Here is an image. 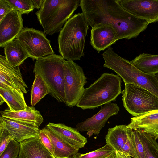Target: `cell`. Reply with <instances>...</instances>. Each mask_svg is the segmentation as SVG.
<instances>
[{"mask_svg":"<svg viewBox=\"0 0 158 158\" xmlns=\"http://www.w3.org/2000/svg\"><path fill=\"white\" fill-rule=\"evenodd\" d=\"M120 108L115 103L111 102L101 106L100 110L96 114L85 121L78 123L75 129L78 132H87L89 137L98 135L111 116L117 115Z\"/></svg>","mask_w":158,"mask_h":158,"instance_id":"10","label":"cell"},{"mask_svg":"<svg viewBox=\"0 0 158 158\" xmlns=\"http://www.w3.org/2000/svg\"><path fill=\"white\" fill-rule=\"evenodd\" d=\"M22 14L13 10L0 21V47L15 40L24 28Z\"/></svg>","mask_w":158,"mask_h":158,"instance_id":"14","label":"cell"},{"mask_svg":"<svg viewBox=\"0 0 158 158\" xmlns=\"http://www.w3.org/2000/svg\"><path fill=\"white\" fill-rule=\"evenodd\" d=\"M42 130L51 141L55 158H70L77 153L78 149L72 146L46 127Z\"/></svg>","mask_w":158,"mask_h":158,"instance_id":"22","label":"cell"},{"mask_svg":"<svg viewBox=\"0 0 158 158\" xmlns=\"http://www.w3.org/2000/svg\"><path fill=\"white\" fill-rule=\"evenodd\" d=\"M30 57L36 60L53 54L50 42L43 32L33 28H23L16 38Z\"/></svg>","mask_w":158,"mask_h":158,"instance_id":"9","label":"cell"},{"mask_svg":"<svg viewBox=\"0 0 158 158\" xmlns=\"http://www.w3.org/2000/svg\"><path fill=\"white\" fill-rule=\"evenodd\" d=\"M103 66L116 72L124 83L139 86L149 91L158 98V82L155 75L141 71L131 62L120 56L110 47L103 53Z\"/></svg>","mask_w":158,"mask_h":158,"instance_id":"3","label":"cell"},{"mask_svg":"<svg viewBox=\"0 0 158 158\" xmlns=\"http://www.w3.org/2000/svg\"><path fill=\"white\" fill-rule=\"evenodd\" d=\"M65 59L55 54L36 60L33 72L39 76L46 84L50 94L59 102H65L64 63Z\"/></svg>","mask_w":158,"mask_h":158,"instance_id":"6","label":"cell"},{"mask_svg":"<svg viewBox=\"0 0 158 158\" xmlns=\"http://www.w3.org/2000/svg\"><path fill=\"white\" fill-rule=\"evenodd\" d=\"M89 26L82 13L75 14L64 24L58 35V43L59 52L65 59L73 61L84 56Z\"/></svg>","mask_w":158,"mask_h":158,"instance_id":"2","label":"cell"},{"mask_svg":"<svg viewBox=\"0 0 158 158\" xmlns=\"http://www.w3.org/2000/svg\"><path fill=\"white\" fill-rule=\"evenodd\" d=\"M0 127L5 129L19 143L39 136L41 130L36 126L23 123L1 116Z\"/></svg>","mask_w":158,"mask_h":158,"instance_id":"15","label":"cell"},{"mask_svg":"<svg viewBox=\"0 0 158 158\" xmlns=\"http://www.w3.org/2000/svg\"><path fill=\"white\" fill-rule=\"evenodd\" d=\"M136 131L144 148L145 158H158V143L156 140L141 130Z\"/></svg>","mask_w":158,"mask_h":158,"instance_id":"25","label":"cell"},{"mask_svg":"<svg viewBox=\"0 0 158 158\" xmlns=\"http://www.w3.org/2000/svg\"><path fill=\"white\" fill-rule=\"evenodd\" d=\"M79 6L92 28L102 25L112 26L116 41L137 37L149 24L124 10L116 0H81Z\"/></svg>","mask_w":158,"mask_h":158,"instance_id":"1","label":"cell"},{"mask_svg":"<svg viewBox=\"0 0 158 158\" xmlns=\"http://www.w3.org/2000/svg\"><path fill=\"white\" fill-rule=\"evenodd\" d=\"M44 0H32L34 8L38 9L41 7Z\"/></svg>","mask_w":158,"mask_h":158,"instance_id":"35","label":"cell"},{"mask_svg":"<svg viewBox=\"0 0 158 158\" xmlns=\"http://www.w3.org/2000/svg\"><path fill=\"white\" fill-rule=\"evenodd\" d=\"M155 76L157 80V82H158V73L156 74L155 75Z\"/></svg>","mask_w":158,"mask_h":158,"instance_id":"36","label":"cell"},{"mask_svg":"<svg viewBox=\"0 0 158 158\" xmlns=\"http://www.w3.org/2000/svg\"><path fill=\"white\" fill-rule=\"evenodd\" d=\"M131 62L145 73L154 75L158 73V55L141 53Z\"/></svg>","mask_w":158,"mask_h":158,"instance_id":"24","label":"cell"},{"mask_svg":"<svg viewBox=\"0 0 158 158\" xmlns=\"http://www.w3.org/2000/svg\"><path fill=\"white\" fill-rule=\"evenodd\" d=\"M127 126L133 130H141L158 139V110L132 118Z\"/></svg>","mask_w":158,"mask_h":158,"instance_id":"17","label":"cell"},{"mask_svg":"<svg viewBox=\"0 0 158 158\" xmlns=\"http://www.w3.org/2000/svg\"><path fill=\"white\" fill-rule=\"evenodd\" d=\"M41 142L53 155V149L52 145L50 139L47 134L42 129L39 136Z\"/></svg>","mask_w":158,"mask_h":158,"instance_id":"32","label":"cell"},{"mask_svg":"<svg viewBox=\"0 0 158 158\" xmlns=\"http://www.w3.org/2000/svg\"><path fill=\"white\" fill-rule=\"evenodd\" d=\"M20 147V143L14 139L12 140L0 155V158H17Z\"/></svg>","mask_w":158,"mask_h":158,"instance_id":"29","label":"cell"},{"mask_svg":"<svg viewBox=\"0 0 158 158\" xmlns=\"http://www.w3.org/2000/svg\"></svg>","mask_w":158,"mask_h":158,"instance_id":"37","label":"cell"},{"mask_svg":"<svg viewBox=\"0 0 158 158\" xmlns=\"http://www.w3.org/2000/svg\"><path fill=\"white\" fill-rule=\"evenodd\" d=\"M122 100L126 110L134 117L158 110V98L147 90L135 85L124 83Z\"/></svg>","mask_w":158,"mask_h":158,"instance_id":"7","label":"cell"},{"mask_svg":"<svg viewBox=\"0 0 158 158\" xmlns=\"http://www.w3.org/2000/svg\"><path fill=\"white\" fill-rule=\"evenodd\" d=\"M81 0H44L35 14L44 33H58L79 6Z\"/></svg>","mask_w":158,"mask_h":158,"instance_id":"5","label":"cell"},{"mask_svg":"<svg viewBox=\"0 0 158 158\" xmlns=\"http://www.w3.org/2000/svg\"><path fill=\"white\" fill-rule=\"evenodd\" d=\"M124 10L146 20L149 24L158 21V0H116Z\"/></svg>","mask_w":158,"mask_h":158,"instance_id":"11","label":"cell"},{"mask_svg":"<svg viewBox=\"0 0 158 158\" xmlns=\"http://www.w3.org/2000/svg\"><path fill=\"white\" fill-rule=\"evenodd\" d=\"M20 143L19 158H54L39 136L27 139Z\"/></svg>","mask_w":158,"mask_h":158,"instance_id":"19","label":"cell"},{"mask_svg":"<svg viewBox=\"0 0 158 158\" xmlns=\"http://www.w3.org/2000/svg\"><path fill=\"white\" fill-rule=\"evenodd\" d=\"M5 57L11 65L20 66L27 58L28 54L16 39L6 44L4 47Z\"/></svg>","mask_w":158,"mask_h":158,"instance_id":"23","label":"cell"},{"mask_svg":"<svg viewBox=\"0 0 158 158\" xmlns=\"http://www.w3.org/2000/svg\"><path fill=\"white\" fill-rule=\"evenodd\" d=\"M116 151L110 145L106 144L102 147L91 152L82 154L77 153L73 158H114Z\"/></svg>","mask_w":158,"mask_h":158,"instance_id":"27","label":"cell"},{"mask_svg":"<svg viewBox=\"0 0 158 158\" xmlns=\"http://www.w3.org/2000/svg\"><path fill=\"white\" fill-rule=\"evenodd\" d=\"M46 127L69 144L78 149L83 148L87 143V138L75 129L64 124L49 123Z\"/></svg>","mask_w":158,"mask_h":158,"instance_id":"18","label":"cell"},{"mask_svg":"<svg viewBox=\"0 0 158 158\" xmlns=\"http://www.w3.org/2000/svg\"><path fill=\"white\" fill-rule=\"evenodd\" d=\"M13 10L11 6L6 0H0V21Z\"/></svg>","mask_w":158,"mask_h":158,"instance_id":"33","label":"cell"},{"mask_svg":"<svg viewBox=\"0 0 158 158\" xmlns=\"http://www.w3.org/2000/svg\"><path fill=\"white\" fill-rule=\"evenodd\" d=\"M0 105L5 102L10 110L19 111L26 109L27 106L23 92L8 87H0Z\"/></svg>","mask_w":158,"mask_h":158,"instance_id":"21","label":"cell"},{"mask_svg":"<svg viewBox=\"0 0 158 158\" xmlns=\"http://www.w3.org/2000/svg\"><path fill=\"white\" fill-rule=\"evenodd\" d=\"M13 138L3 128L0 127V155Z\"/></svg>","mask_w":158,"mask_h":158,"instance_id":"31","label":"cell"},{"mask_svg":"<svg viewBox=\"0 0 158 158\" xmlns=\"http://www.w3.org/2000/svg\"><path fill=\"white\" fill-rule=\"evenodd\" d=\"M1 116L20 123L39 127L43 121L40 112L33 106H27L26 109L19 111L5 110L1 112Z\"/></svg>","mask_w":158,"mask_h":158,"instance_id":"20","label":"cell"},{"mask_svg":"<svg viewBox=\"0 0 158 158\" xmlns=\"http://www.w3.org/2000/svg\"><path fill=\"white\" fill-rule=\"evenodd\" d=\"M129 155L123 153L116 151V154L114 158H131Z\"/></svg>","mask_w":158,"mask_h":158,"instance_id":"34","label":"cell"},{"mask_svg":"<svg viewBox=\"0 0 158 158\" xmlns=\"http://www.w3.org/2000/svg\"><path fill=\"white\" fill-rule=\"evenodd\" d=\"M8 87L26 94L27 86L23 79L19 66L14 67L0 55V87Z\"/></svg>","mask_w":158,"mask_h":158,"instance_id":"13","label":"cell"},{"mask_svg":"<svg viewBox=\"0 0 158 158\" xmlns=\"http://www.w3.org/2000/svg\"><path fill=\"white\" fill-rule=\"evenodd\" d=\"M49 94L48 89L42 78L35 74L31 91V103L35 106L47 94Z\"/></svg>","mask_w":158,"mask_h":158,"instance_id":"26","label":"cell"},{"mask_svg":"<svg viewBox=\"0 0 158 158\" xmlns=\"http://www.w3.org/2000/svg\"><path fill=\"white\" fill-rule=\"evenodd\" d=\"M116 36L115 30L112 26H98L92 28L90 43L93 48L99 53L116 43Z\"/></svg>","mask_w":158,"mask_h":158,"instance_id":"16","label":"cell"},{"mask_svg":"<svg viewBox=\"0 0 158 158\" xmlns=\"http://www.w3.org/2000/svg\"><path fill=\"white\" fill-rule=\"evenodd\" d=\"M64 70V103L70 108L76 106L82 97L87 78L82 68L73 61L65 60Z\"/></svg>","mask_w":158,"mask_h":158,"instance_id":"8","label":"cell"},{"mask_svg":"<svg viewBox=\"0 0 158 158\" xmlns=\"http://www.w3.org/2000/svg\"><path fill=\"white\" fill-rule=\"evenodd\" d=\"M131 137L136 158H145L144 148L136 130H131Z\"/></svg>","mask_w":158,"mask_h":158,"instance_id":"30","label":"cell"},{"mask_svg":"<svg viewBox=\"0 0 158 158\" xmlns=\"http://www.w3.org/2000/svg\"><path fill=\"white\" fill-rule=\"evenodd\" d=\"M13 10L19 11L22 14H28L33 10L34 7L32 0H6Z\"/></svg>","mask_w":158,"mask_h":158,"instance_id":"28","label":"cell"},{"mask_svg":"<svg viewBox=\"0 0 158 158\" xmlns=\"http://www.w3.org/2000/svg\"><path fill=\"white\" fill-rule=\"evenodd\" d=\"M131 130L126 125H116L108 129L105 139L106 144L110 146L116 151L136 158L131 137Z\"/></svg>","mask_w":158,"mask_h":158,"instance_id":"12","label":"cell"},{"mask_svg":"<svg viewBox=\"0 0 158 158\" xmlns=\"http://www.w3.org/2000/svg\"><path fill=\"white\" fill-rule=\"evenodd\" d=\"M121 78L118 75L104 73L85 88L76 106L84 110L94 109L115 101L121 93Z\"/></svg>","mask_w":158,"mask_h":158,"instance_id":"4","label":"cell"}]
</instances>
